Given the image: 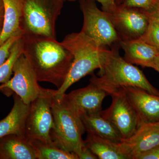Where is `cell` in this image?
<instances>
[{
  "label": "cell",
  "instance_id": "6da1fadb",
  "mask_svg": "<svg viewBox=\"0 0 159 159\" xmlns=\"http://www.w3.org/2000/svg\"><path fill=\"white\" fill-rule=\"evenodd\" d=\"M23 54L34 70L39 82H46L59 89L65 81L73 57L55 39L24 35Z\"/></svg>",
  "mask_w": 159,
  "mask_h": 159
},
{
  "label": "cell",
  "instance_id": "7a4b0ae2",
  "mask_svg": "<svg viewBox=\"0 0 159 159\" xmlns=\"http://www.w3.org/2000/svg\"><path fill=\"white\" fill-rule=\"evenodd\" d=\"M61 43L70 52L73 60L65 81L55 90L54 96L57 99L62 98L68 89L83 77L101 69L109 51L81 31L67 34Z\"/></svg>",
  "mask_w": 159,
  "mask_h": 159
},
{
  "label": "cell",
  "instance_id": "3957f363",
  "mask_svg": "<svg viewBox=\"0 0 159 159\" xmlns=\"http://www.w3.org/2000/svg\"><path fill=\"white\" fill-rule=\"evenodd\" d=\"M89 81L108 95L122 87L131 86L159 96L158 90L151 84L142 71L121 57L117 48L109 50L98 76L93 74Z\"/></svg>",
  "mask_w": 159,
  "mask_h": 159
},
{
  "label": "cell",
  "instance_id": "277c9868",
  "mask_svg": "<svg viewBox=\"0 0 159 159\" xmlns=\"http://www.w3.org/2000/svg\"><path fill=\"white\" fill-rule=\"evenodd\" d=\"M54 127L52 140L57 147L78 156L84 146L82 136L85 129L81 118L68 104L63 97L52 100Z\"/></svg>",
  "mask_w": 159,
  "mask_h": 159
},
{
  "label": "cell",
  "instance_id": "5b68a950",
  "mask_svg": "<svg viewBox=\"0 0 159 159\" xmlns=\"http://www.w3.org/2000/svg\"><path fill=\"white\" fill-rule=\"evenodd\" d=\"M65 0H23L24 35L55 39L56 23Z\"/></svg>",
  "mask_w": 159,
  "mask_h": 159
},
{
  "label": "cell",
  "instance_id": "8992f818",
  "mask_svg": "<svg viewBox=\"0 0 159 159\" xmlns=\"http://www.w3.org/2000/svg\"><path fill=\"white\" fill-rule=\"evenodd\" d=\"M55 92V90L44 88L30 103L25 124V135L28 139L55 145L51 136L54 127L51 106Z\"/></svg>",
  "mask_w": 159,
  "mask_h": 159
},
{
  "label": "cell",
  "instance_id": "52a82bcc",
  "mask_svg": "<svg viewBox=\"0 0 159 159\" xmlns=\"http://www.w3.org/2000/svg\"><path fill=\"white\" fill-rule=\"evenodd\" d=\"M80 6L83 15L81 32L103 48L119 44L120 38L107 12L92 0H80Z\"/></svg>",
  "mask_w": 159,
  "mask_h": 159
},
{
  "label": "cell",
  "instance_id": "ba28073f",
  "mask_svg": "<svg viewBox=\"0 0 159 159\" xmlns=\"http://www.w3.org/2000/svg\"><path fill=\"white\" fill-rule=\"evenodd\" d=\"M13 77L0 84V92L6 94H16L27 104H30L44 88L39 84L37 76L29 61L22 54L15 63Z\"/></svg>",
  "mask_w": 159,
  "mask_h": 159
},
{
  "label": "cell",
  "instance_id": "9c48e42d",
  "mask_svg": "<svg viewBox=\"0 0 159 159\" xmlns=\"http://www.w3.org/2000/svg\"><path fill=\"white\" fill-rule=\"evenodd\" d=\"M110 96L112 97L111 104L107 109L101 111V115L116 128L122 139H127L141 125L139 117L121 89L113 92Z\"/></svg>",
  "mask_w": 159,
  "mask_h": 159
},
{
  "label": "cell",
  "instance_id": "30bf717a",
  "mask_svg": "<svg viewBox=\"0 0 159 159\" xmlns=\"http://www.w3.org/2000/svg\"><path fill=\"white\" fill-rule=\"evenodd\" d=\"M107 13L120 40L139 39L145 34L149 25L150 20L147 13L138 8L119 5L115 11Z\"/></svg>",
  "mask_w": 159,
  "mask_h": 159
},
{
  "label": "cell",
  "instance_id": "8fae6325",
  "mask_svg": "<svg viewBox=\"0 0 159 159\" xmlns=\"http://www.w3.org/2000/svg\"><path fill=\"white\" fill-rule=\"evenodd\" d=\"M158 145L159 121L142 124L132 135L118 143L119 150L127 159H136Z\"/></svg>",
  "mask_w": 159,
  "mask_h": 159
},
{
  "label": "cell",
  "instance_id": "7c38bea8",
  "mask_svg": "<svg viewBox=\"0 0 159 159\" xmlns=\"http://www.w3.org/2000/svg\"><path fill=\"white\" fill-rule=\"evenodd\" d=\"M108 95L105 91L93 83L83 88L65 94L63 97L80 117L102 111L103 99Z\"/></svg>",
  "mask_w": 159,
  "mask_h": 159
},
{
  "label": "cell",
  "instance_id": "4fadbf2b",
  "mask_svg": "<svg viewBox=\"0 0 159 159\" xmlns=\"http://www.w3.org/2000/svg\"><path fill=\"white\" fill-rule=\"evenodd\" d=\"M119 89L135 111L141 125L159 122V95L150 93L135 87H124Z\"/></svg>",
  "mask_w": 159,
  "mask_h": 159
},
{
  "label": "cell",
  "instance_id": "5bb4252c",
  "mask_svg": "<svg viewBox=\"0 0 159 159\" xmlns=\"http://www.w3.org/2000/svg\"><path fill=\"white\" fill-rule=\"evenodd\" d=\"M13 99L10 112L0 121V139L10 134L25 135L26 119L30 104L25 103L16 94H13Z\"/></svg>",
  "mask_w": 159,
  "mask_h": 159
},
{
  "label": "cell",
  "instance_id": "9a60e30c",
  "mask_svg": "<svg viewBox=\"0 0 159 159\" xmlns=\"http://www.w3.org/2000/svg\"><path fill=\"white\" fill-rule=\"evenodd\" d=\"M119 45L124 51V58L132 64L150 67L159 54L158 49L142 40H120Z\"/></svg>",
  "mask_w": 159,
  "mask_h": 159
},
{
  "label": "cell",
  "instance_id": "2e32d148",
  "mask_svg": "<svg viewBox=\"0 0 159 159\" xmlns=\"http://www.w3.org/2000/svg\"><path fill=\"white\" fill-rule=\"evenodd\" d=\"M0 159H37L25 135L10 134L0 139Z\"/></svg>",
  "mask_w": 159,
  "mask_h": 159
},
{
  "label": "cell",
  "instance_id": "e0dca14e",
  "mask_svg": "<svg viewBox=\"0 0 159 159\" xmlns=\"http://www.w3.org/2000/svg\"><path fill=\"white\" fill-rule=\"evenodd\" d=\"M80 118L87 133L96 135L115 143H120L122 141V137L116 128L102 116L101 112L84 115Z\"/></svg>",
  "mask_w": 159,
  "mask_h": 159
},
{
  "label": "cell",
  "instance_id": "ac0fdd59",
  "mask_svg": "<svg viewBox=\"0 0 159 159\" xmlns=\"http://www.w3.org/2000/svg\"><path fill=\"white\" fill-rule=\"evenodd\" d=\"M5 14L0 46L16 33L22 31L23 0H3Z\"/></svg>",
  "mask_w": 159,
  "mask_h": 159
},
{
  "label": "cell",
  "instance_id": "d6986e66",
  "mask_svg": "<svg viewBox=\"0 0 159 159\" xmlns=\"http://www.w3.org/2000/svg\"><path fill=\"white\" fill-rule=\"evenodd\" d=\"M84 145L99 159H127L120 152L118 143L88 133Z\"/></svg>",
  "mask_w": 159,
  "mask_h": 159
},
{
  "label": "cell",
  "instance_id": "ffe728a7",
  "mask_svg": "<svg viewBox=\"0 0 159 159\" xmlns=\"http://www.w3.org/2000/svg\"><path fill=\"white\" fill-rule=\"evenodd\" d=\"M29 139L34 147L37 159H79L76 154L63 150L54 144Z\"/></svg>",
  "mask_w": 159,
  "mask_h": 159
},
{
  "label": "cell",
  "instance_id": "44dd1931",
  "mask_svg": "<svg viewBox=\"0 0 159 159\" xmlns=\"http://www.w3.org/2000/svg\"><path fill=\"white\" fill-rule=\"evenodd\" d=\"M23 36L16 40L11 47L10 54L6 61L0 66V84L5 83L11 78L13 66L17 58L23 54Z\"/></svg>",
  "mask_w": 159,
  "mask_h": 159
},
{
  "label": "cell",
  "instance_id": "7402d4cb",
  "mask_svg": "<svg viewBox=\"0 0 159 159\" xmlns=\"http://www.w3.org/2000/svg\"><path fill=\"white\" fill-rule=\"evenodd\" d=\"M149 25L145 34L139 38L159 50V23L149 19Z\"/></svg>",
  "mask_w": 159,
  "mask_h": 159
},
{
  "label": "cell",
  "instance_id": "603a6c76",
  "mask_svg": "<svg viewBox=\"0 0 159 159\" xmlns=\"http://www.w3.org/2000/svg\"><path fill=\"white\" fill-rule=\"evenodd\" d=\"M158 2L159 0H124L120 5L148 11L153 9Z\"/></svg>",
  "mask_w": 159,
  "mask_h": 159
},
{
  "label": "cell",
  "instance_id": "cb8c5ba5",
  "mask_svg": "<svg viewBox=\"0 0 159 159\" xmlns=\"http://www.w3.org/2000/svg\"><path fill=\"white\" fill-rule=\"evenodd\" d=\"M23 35V32L16 33L0 46V66L6 61L10 54V50L13 44Z\"/></svg>",
  "mask_w": 159,
  "mask_h": 159
},
{
  "label": "cell",
  "instance_id": "d4e9b609",
  "mask_svg": "<svg viewBox=\"0 0 159 159\" xmlns=\"http://www.w3.org/2000/svg\"><path fill=\"white\" fill-rule=\"evenodd\" d=\"M68 2H74L77 0H66ZM80 1V0H79ZM92 1H97L100 3L102 6V11L107 12L111 13L116 10L118 5H117L116 0H92Z\"/></svg>",
  "mask_w": 159,
  "mask_h": 159
},
{
  "label": "cell",
  "instance_id": "484cf974",
  "mask_svg": "<svg viewBox=\"0 0 159 159\" xmlns=\"http://www.w3.org/2000/svg\"><path fill=\"white\" fill-rule=\"evenodd\" d=\"M136 159H159V145L141 154Z\"/></svg>",
  "mask_w": 159,
  "mask_h": 159
},
{
  "label": "cell",
  "instance_id": "4316f807",
  "mask_svg": "<svg viewBox=\"0 0 159 159\" xmlns=\"http://www.w3.org/2000/svg\"><path fill=\"white\" fill-rule=\"evenodd\" d=\"M79 159H97V157L91 151L84 145L78 155Z\"/></svg>",
  "mask_w": 159,
  "mask_h": 159
},
{
  "label": "cell",
  "instance_id": "83f0119b",
  "mask_svg": "<svg viewBox=\"0 0 159 159\" xmlns=\"http://www.w3.org/2000/svg\"><path fill=\"white\" fill-rule=\"evenodd\" d=\"M145 12L147 13L150 19L153 20L159 23V0L158 2L153 9L150 11Z\"/></svg>",
  "mask_w": 159,
  "mask_h": 159
},
{
  "label": "cell",
  "instance_id": "f1b7e54d",
  "mask_svg": "<svg viewBox=\"0 0 159 159\" xmlns=\"http://www.w3.org/2000/svg\"><path fill=\"white\" fill-rule=\"evenodd\" d=\"M5 14V6L3 0H0V24H2L4 21Z\"/></svg>",
  "mask_w": 159,
  "mask_h": 159
},
{
  "label": "cell",
  "instance_id": "f546056e",
  "mask_svg": "<svg viewBox=\"0 0 159 159\" xmlns=\"http://www.w3.org/2000/svg\"><path fill=\"white\" fill-rule=\"evenodd\" d=\"M151 68L154 69L159 73V54L154 60Z\"/></svg>",
  "mask_w": 159,
  "mask_h": 159
},
{
  "label": "cell",
  "instance_id": "4dcf8cb0",
  "mask_svg": "<svg viewBox=\"0 0 159 159\" xmlns=\"http://www.w3.org/2000/svg\"><path fill=\"white\" fill-rule=\"evenodd\" d=\"M123 1H124V0H116V2L117 5H118V6L121 5V4L122 3V2H123Z\"/></svg>",
  "mask_w": 159,
  "mask_h": 159
},
{
  "label": "cell",
  "instance_id": "1f68e13d",
  "mask_svg": "<svg viewBox=\"0 0 159 159\" xmlns=\"http://www.w3.org/2000/svg\"><path fill=\"white\" fill-rule=\"evenodd\" d=\"M3 28V24H0V35H1V33H2V30Z\"/></svg>",
  "mask_w": 159,
  "mask_h": 159
},
{
  "label": "cell",
  "instance_id": "d6a6232c",
  "mask_svg": "<svg viewBox=\"0 0 159 159\" xmlns=\"http://www.w3.org/2000/svg\"><path fill=\"white\" fill-rule=\"evenodd\" d=\"M65 1H66V0H65Z\"/></svg>",
  "mask_w": 159,
  "mask_h": 159
}]
</instances>
